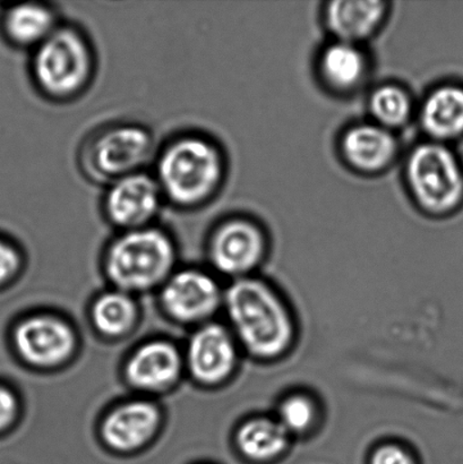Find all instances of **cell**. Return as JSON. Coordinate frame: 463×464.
Instances as JSON below:
<instances>
[{"label": "cell", "instance_id": "cell-1", "mask_svg": "<svg viewBox=\"0 0 463 464\" xmlns=\"http://www.w3.org/2000/svg\"><path fill=\"white\" fill-rule=\"evenodd\" d=\"M226 307L240 343L254 357L274 359L292 345L293 318L283 300L265 282L236 281L227 291Z\"/></svg>", "mask_w": 463, "mask_h": 464}, {"label": "cell", "instance_id": "cell-2", "mask_svg": "<svg viewBox=\"0 0 463 464\" xmlns=\"http://www.w3.org/2000/svg\"><path fill=\"white\" fill-rule=\"evenodd\" d=\"M225 174L224 154L203 136L186 135L172 140L157 161L156 179L163 198L181 208L210 201L224 183Z\"/></svg>", "mask_w": 463, "mask_h": 464}, {"label": "cell", "instance_id": "cell-3", "mask_svg": "<svg viewBox=\"0 0 463 464\" xmlns=\"http://www.w3.org/2000/svg\"><path fill=\"white\" fill-rule=\"evenodd\" d=\"M405 181L417 208L448 218L463 208V160L452 145L425 140L406 159Z\"/></svg>", "mask_w": 463, "mask_h": 464}, {"label": "cell", "instance_id": "cell-4", "mask_svg": "<svg viewBox=\"0 0 463 464\" xmlns=\"http://www.w3.org/2000/svg\"><path fill=\"white\" fill-rule=\"evenodd\" d=\"M94 71V56L85 36L75 27L59 25L34 50L31 72L45 97L70 100L86 89Z\"/></svg>", "mask_w": 463, "mask_h": 464}, {"label": "cell", "instance_id": "cell-5", "mask_svg": "<svg viewBox=\"0 0 463 464\" xmlns=\"http://www.w3.org/2000/svg\"><path fill=\"white\" fill-rule=\"evenodd\" d=\"M175 263L169 236L152 226L124 231L108 249L107 273L124 291H143L166 279Z\"/></svg>", "mask_w": 463, "mask_h": 464}, {"label": "cell", "instance_id": "cell-6", "mask_svg": "<svg viewBox=\"0 0 463 464\" xmlns=\"http://www.w3.org/2000/svg\"><path fill=\"white\" fill-rule=\"evenodd\" d=\"M153 136L134 124L109 126L98 131L82 150V167L91 179L111 185L138 174L151 160Z\"/></svg>", "mask_w": 463, "mask_h": 464}, {"label": "cell", "instance_id": "cell-7", "mask_svg": "<svg viewBox=\"0 0 463 464\" xmlns=\"http://www.w3.org/2000/svg\"><path fill=\"white\" fill-rule=\"evenodd\" d=\"M163 198L156 177L140 171L109 185L103 211L113 226L124 231L145 228L158 216Z\"/></svg>", "mask_w": 463, "mask_h": 464}, {"label": "cell", "instance_id": "cell-8", "mask_svg": "<svg viewBox=\"0 0 463 464\" xmlns=\"http://www.w3.org/2000/svg\"><path fill=\"white\" fill-rule=\"evenodd\" d=\"M265 231L248 218L235 217L217 227L211 237L210 256L217 270L229 276L246 275L265 258Z\"/></svg>", "mask_w": 463, "mask_h": 464}, {"label": "cell", "instance_id": "cell-9", "mask_svg": "<svg viewBox=\"0 0 463 464\" xmlns=\"http://www.w3.org/2000/svg\"><path fill=\"white\" fill-rule=\"evenodd\" d=\"M340 156L352 170L362 175H380L399 157L396 133L367 121L348 126L340 135Z\"/></svg>", "mask_w": 463, "mask_h": 464}, {"label": "cell", "instance_id": "cell-10", "mask_svg": "<svg viewBox=\"0 0 463 464\" xmlns=\"http://www.w3.org/2000/svg\"><path fill=\"white\" fill-rule=\"evenodd\" d=\"M13 339L23 361L40 367L65 362L75 347L71 327L52 316L26 318L16 326Z\"/></svg>", "mask_w": 463, "mask_h": 464}, {"label": "cell", "instance_id": "cell-11", "mask_svg": "<svg viewBox=\"0 0 463 464\" xmlns=\"http://www.w3.org/2000/svg\"><path fill=\"white\" fill-rule=\"evenodd\" d=\"M426 139L455 145L463 140V82L447 81L426 93L417 109Z\"/></svg>", "mask_w": 463, "mask_h": 464}, {"label": "cell", "instance_id": "cell-12", "mask_svg": "<svg viewBox=\"0 0 463 464\" xmlns=\"http://www.w3.org/2000/svg\"><path fill=\"white\" fill-rule=\"evenodd\" d=\"M219 286L199 271H183L171 277L163 289L162 303L170 316L181 322L202 321L220 304Z\"/></svg>", "mask_w": 463, "mask_h": 464}, {"label": "cell", "instance_id": "cell-13", "mask_svg": "<svg viewBox=\"0 0 463 464\" xmlns=\"http://www.w3.org/2000/svg\"><path fill=\"white\" fill-rule=\"evenodd\" d=\"M389 15L387 2L334 0L323 9L324 25L333 40L358 45L378 34Z\"/></svg>", "mask_w": 463, "mask_h": 464}, {"label": "cell", "instance_id": "cell-14", "mask_svg": "<svg viewBox=\"0 0 463 464\" xmlns=\"http://www.w3.org/2000/svg\"><path fill=\"white\" fill-rule=\"evenodd\" d=\"M371 70V59L362 45L333 40L317 56L320 82L334 94L356 93L369 81Z\"/></svg>", "mask_w": 463, "mask_h": 464}, {"label": "cell", "instance_id": "cell-15", "mask_svg": "<svg viewBox=\"0 0 463 464\" xmlns=\"http://www.w3.org/2000/svg\"><path fill=\"white\" fill-rule=\"evenodd\" d=\"M188 357L195 379L202 383L215 384L233 372L237 352L233 336L225 327L208 324L190 339Z\"/></svg>", "mask_w": 463, "mask_h": 464}, {"label": "cell", "instance_id": "cell-16", "mask_svg": "<svg viewBox=\"0 0 463 464\" xmlns=\"http://www.w3.org/2000/svg\"><path fill=\"white\" fill-rule=\"evenodd\" d=\"M159 411L152 403L134 401L124 404L106 418L102 436L116 451L130 452L143 447L158 429Z\"/></svg>", "mask_w": 463, "mask_h": 464}, {"label": "cell", "instance_id": "cell-17", "mask_svg": "<svg viewBox=\"0 0 463 464\" xmlns=\"http://www.w3.org/2000/svg\"><path fill=\"white\" fill-rule=\"evenodd\" d=\"M180 357L168 343H148L136 352L126 368L127 380L135 388L158 391L174 383L180 372Z\"/></svg>", "mask_w": 463, "mask_h": 464}, {"label": "cell", "instance_id": "cell-18", "mask_svg": "<svg viewBox=\"0 0 463 464\" xmlns=\"http://www.w3.org/2000/svg\"><path fill=\"white\" fill-rule=\"evenodd\" d=\"M0 25L9 44L34 50L61 24L56 13L47 5L22 3L13 5L4 12Z\"/></svg>", "mask_w": 463, "mask_h": 464}, {"label": "cell", "instance_id": "cell-19", "mask_svg": "<svg viewBox=\"0 0 463 464\" xmlns=\"http://www.w3.org/2000/svg\"><path fill=\"white\" fill-rule=\"evenodd\" d=\"M236 440L245 458L263 463L274 460L285 451L289 434L278 420L260 417L245 422Z\"/></svg>", "mask_w": 463, "mask_h": 464}, {"label": "cell", "instance_id": "cell-20", "mask_svg": "<svg viewBox=\"0 0 463 464\" xmlns=\"http://www.w3.org/2000/svg\"><path fill=\"white\" fill-rule=\"evenodd\" d=\"M367 111L371 121L396 133L410 122L417 109L405 88L396 83H384L371 91Z\"/></svg>", "mask_w": 463, "mask_h": 464}, {"label": "cell", "instance_id": "cell-21", "mask_svg": "<svg viewBox=\"0 0 463 464\" xmlns=\"http://www.w3.org/2000/svg\"><path fill=\"white\" fill-rule=\"evenodd\" d=\"M93 321L101 334L117 336L129 331L136 317V307L124 293H111L98 299L93 307Z\"/></svg>", "mask_w": 463, "mask_h": 464}, {"label": "cell", "instance_id": "cell-22", "mask_svg": "<svg viewBox=\"0 0 463 464\" xmlns=\"http://www.w3.org/2000/svg\"><path fill=\"white\" fill-rule=\"evenodd\" d=\"M278 417V421L288 434L305 433L316 420L315 404L305 395H292L281 403Z\"/></svg>", "mask_w": 463, "mask_h": 464}, {"label": "cell", "instance_id": "cell-23", "mask_svg": "<svg viewBox=\"0 0 463 464\" xmlns=\"http://www.w3.org/2000/svg\"><path fill=\"white\" fill-rule=\"evenodd\" d=\"M21 267V255L15 246L0 237V286L6 285Z\"/></svg>", "mask_w": 463, "mask_h": 464}, {"label": "cell", "instance_id": "cell-24", "mask_svg": "<svg viewBox=\"0 0 463 464\" xmlns=\"http://www.w3.org/2000/svg\"><path fill=\"white\" fill-rule=\"evenodd\" d=\"M371 464H416L405 449L396 444H385L375 450Z\"/></svg>", "mask_w": 463, "mask_h": 464}, {"label": "cell", "instance_id": "cell-25", "mask_svg": "<svg viewBox=\"0 0 463 464\" xmlns=\"http://www.w3.org/2000/svg\"><path fill=\"white\" fill-rule=\"evenodd\" d=\"M18 413V400L7 386L0 384V434L7 430L15 421Z\"/></svg>", "mask_w": 463, "mask_h": 464}]
</instances>
